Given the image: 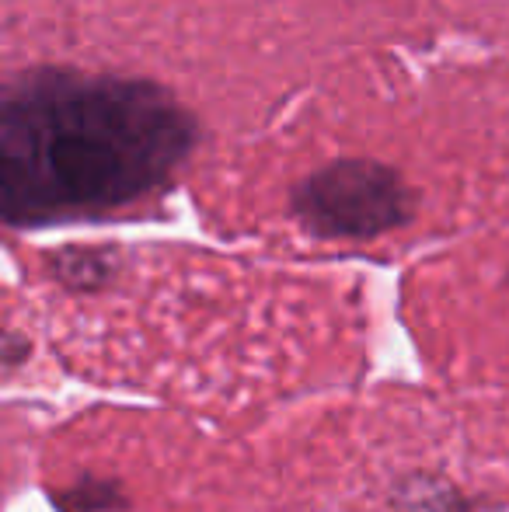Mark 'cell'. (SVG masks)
Returning a JSON list of instances; mask_svg holds the SVG:
<instances>
[{
  "label": "cell",
  "mask_w": 509,
  "mask_h": 512,
  "mask_svg": "<svg viewBox=\"0 0 509 512\" xmlns=\"http://www.w3.org/2000/svg\"><path fill=\"white\" fill-rule=\"evenodd\" d=\"M394 512H478L471 499H464L454 485L433 478V474H412L401 481L391 495Z\"/></svg>",
  "instance_id": "obj_3"
},
{
  "label": "cell",
  "mask_w": 509,
  "mask_h": 512,
  "mask_svg": "<svg viewBox=\"0 0 509 512\" xmlns=\"http://www.w3.org/2000/svg\"><path fill=\"white\" fill-rule=\"evenodd\" d=\"M60 512H116L126 506V495L119 481L109 478H84L74 481L70 488H63L56 495Z\"/></svg>",
  "instance_id": "obj_5"
},
{
  "label": "cell",
  "mask_w": 509,
  "mask_h": 512,
  "mask_svg": "<svg viewBox=\"0 0 509 512\" xmlns=\"http://www.w3.org/2000/svg\"><path fill=\"white\" fill-rule=\"evenodd\" d=\"M192 140V115L157 84L60 70L25 77L0 112L7 227L136 203L175 175Z\"/></svg>",
  "instance_id": "obj_1"
},
{
  "label": "cell",
  "mask_w": 509,
  "mask_h": 512,
  "mask_svg": "<svg viewBox=\"0 0 509 512\" xmlns=\"http://www.w3.org/2000/svg\"><path fill=\"white\" fill-rule=\"evenodd\" d=\"M293 213L318 237H381L412 220L415 192L394 168L363 157L325 164L293 189Z\"/></svg>",
  "instance_id": "obj_2"
},
{
  "label": "cell",
  "mask_w": 509,
  "mask_h": 512,
  "mask_svg": "<svg viewBox=\"0 0 509 512\" xmlns=\"http://www.w3.org/2000/svg\"><path fill=\"white\" fill-rule=\"evenodd\" d=\"M28 349H32V345H28L18 331H7V338H4V370H14V366L28 356Z\"/></svg>",
  "instance_id": "obj_6"
},
{
  "label": "cell",
  "mask_w": 509,
  "mask_h": 512,
  "mask_svg": "<svg viewBox=\"0 0 509 512\" xmlns=\"http://www.w3.org/2000/svg\"><path fill=\"white\" fill-rule=\"evenodd\" d=\"M506 283H509V276H506Z\"/></svg>",
  "instance_id": "obj_7"
},
{
  "label": "cell",
  "mask_w": 509,
  "mask_h": 512,
  "mask_svg": "<svg viewBox=\"0 0 509 512\" xmlns=\"http://www.w3.org/2000/svg\"><path fill=\"white\" fill-rule=\"evenodd\" d=\"M53 276L60 279L67 290L95 293L105 290L116 276V262L109 251L98 248H67L53 258Z\"/></svg>",
  "instance_id": "obj_4"
}]
</instances>
